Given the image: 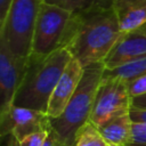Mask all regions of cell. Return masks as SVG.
Segmentation results:
<instances>
[{"label":"cell","mask_w":146,"mask_h":146,"mask_svg":"<svg viewBox=\"0 0 146 146\" xmlns=\"http://www.w3.org/2000/svg\"><path fill=\"white\" fill-rule=\"evenodd\" d=\"M122 34L112 7L95 9L78 15L75 33L67 49L86 67L104 62Z\"/></svg>","instance_id":"6da1fadb"},{"label":"cell","mask_w":146,"mask_h":146,"mask_svg":"<svg viewBox=\"0 0 146 146\" xmlns=\"http://www.w3.org/2000/svg\"><path fill=\"white\" fill-rule=\"evenodd\" d=\"M72 58L67 48L44 57L30 55L24 78L14 99V106L36 110L47 114L52 91Z\"/></svg>","instance_id":"7a4b0ae2"},{"label":"cell","mask_w":146,"mask_h":146,"mask_svg":"<svg viewBox=\"0 0 146 146\" xmlns=\"http://www.w3.org/2000/svg\"><path fill=\"white\" fill-rule=\"evenodd\" d=\"M104 71L103 62L86 66L79 87L62 115L50 119V127L64 146H74L79 130L89 121Z\"/></svg>","instance_id":"3957f363"},{"label":"cell","mask_w":146,"mask_h":146,"mask_svg":"<svg viewBox=\"0 0 146 146\" xmlns=\"http://www.w3.org/2000/svg\"><path fill=\"white\" fill-rule=\"evenodd\" d=\"M76 24V14L42 2L34 27L31 55L44 57L67 48L74 36Z\"/></svg>","instance_id":"277c9868"},{"label":"cell","mask_w":146,"mask_h":146,"mask_svg":"<svg viewBox=\"0 0 146 146\" xmlns=\"http://www.w3.org/2000/svg\"><path fill=\"white\" fill-rule=\"evenodd\" d=\"M42 0H13L7 18L0 26V39L10 51L23 59L32 52L34 27Z\"/></svg>","instance_id":"5b68a950"},{"label":"cell","mask_w":146,"mask_h":146,"mask_svg":"<svg viewBox=\"0 0 146 146\" xmlns=\"http://www.w3.org/2000/svg\"><path fill=\"white\" fill-rule=\"evenodd\" d=\"M131 106V97L127 82L119 78L103 76L94 102L89 121L99 127L111 117L128 113Z\"/></svg>","instance_id":"8992f818"},{"label":"cell","mask_w":146,"mask_h":146,"mask_svg":"<svg viewBox=\"0 0 146 146\" xmlns=\"http://www.w3.org/2000/svg\"><path fill=\"white\" fill-rule=\"evenodd\" d=\"M27 59L15 56L0 39V115L14 105V99L24 78Z\"/></svg>","instance_id":"52a82bcc"},{"label":"cell","mask_w":146,"mask_h":146,"mask_svg":"<svg viewBox=\"0 0 146 146\" xmlns=\"http://www.w3.org/2000/svg\"><path fill=\"white\" fill-rule=\"evenodd\" d=\"M50 127L49 116L40 111L11 106L10 110L0 115V131L1 136L11 135L16 141L23 140L31 133Z\"/></svg>","instance_id":"ba28073f"},{"label":"cell","mask_w":146,"mask_h":146,"mask_svg":"<svg viewBox=\"0 0 146 146\" xmlns=\"http://www.w3.org/2000/svg\"><path fill=\"white\" fill-rule=\"evenodd\" d=\"M84 67L76 59L72 58L70 60L50 97L47 108L49 119H57L62 115L79 87Z\"/></svg>","instance_id":"9c48e42d"},{"label":"cell","mask_w":146,"mask_h":146,"mask_svg":"<svg viewBox=\"0 0 146 146\" xmlns=\"http://www.w3.org/2000/svg\"><path fill=\"white\" fill-rule=\"evenodd\" d=\"M146 56V32L141 29L123 33L104 59L105 70H114Z\"/></svg>","instance_id":"30bf717a"},{"label":"cell","mask_w":146,"mask_h":146,"mask_svg":"<svg viewBox=\"0 0 146 146\" xmlns=\"http://www.w3.org/2000/svg\"><path fill=\"white\" fill-rule=\"evenodd\" d=\"M112 9L123 33L146 25V0H112Z\"/></svg>","instance_id":"8fae6325"},{"label":"cell","mask_w":146,"mask_h":146,"mask_svg":"<svg viewBox=\"0 0 146 146\" xmlns=\"http://www.w3.org/2000/svg\"><path fill=\"white\" fill-rule=\"evenodd\" d=\"M97 128L107 144L125 145L131 135L132 121L128 112L111 117Z\"/></svg>","instance_id":"7c38bea8"},{"label":"cell","mask_w":146,"mask_h":146,"mask_svg":"<svg viewBox=\"0 0 146 146\" xmlns=\"http://www.w3.org/2000/svg\"><path fill=\"white\" fill-rule=\"evenodd\" d=\"M42 2L60 7L76 15L95 9L112 7V0H42Z\"/></svg>","instance_id":"4fadbf2b"},{"label":"cell","mask_w":146,"mask_h":146,"mask_svg":"<svg viewBox=\"0 0 146 146\" xmlns=\"http://www.w3.org/2000/svg\"><path fill=\"white\" fill-rule=\"evenodd\" d=\"M146 73V56L137 58L125 65L116 67L114 70H105L104 75L105 78H119L124 80L125 82L143 75Z\"/></svg>","instance_id":"5bb4252c"},{"label":"cell","mask_w":146,"mask_h":146,"mask_svg":"<svg viewBox=\"0 0 146 146\" xmlns=\"http://www.w3.org/2000/svg\"><path fill=\"white\" fill-rule=\"evenodd\" d=\"M106 141L98 131V128L88 121L78 132L74 146H106Z\"/></svg>","instance_id":"9a60e30c"},{"label":"cell","mask_w":146,"mask_h":146,"mask_svg":"<svg viewBox=\"0 0 146 146\" xmlns=\"http://www.w3.org/2000/svg\"><path fill=\"white\" fill-rule=\"evenodd\" d=\"M124 146H146V124L132 123L130 138Z\"/></svg>","instance_id":"2e32d148"},{"label":"cell","mask_w":146,"mask_h":146,"mask_svg":"<svg viewBox=\"0 0 146 146\" xmlns=\"http://www.w3.org/2000/svg\"><path fill=\"white\" fill-rule=\"evenodd\" d=\"M49 130H50V127L47 128V129H43V130H40L38 132H34V133H31L27 137H25L23 140L21 141H15V145L16 146H43L47 137H48V133H49Z\"/></svg>","instance_id":"e0dca14e"},{"label":"cell","mask_w":146,"mask_h":146,"mask_svg":"<svg viewBox=\"0 0 146 146\" xmlns=\"http://www.w3.org/2000/svg\"><path fill=\"white\" fill-rule=\"evenodd\" d=\"M127 86H128V91L131 98L146 94V73L128 81Z\"/></svg>","instance_id":"ac0fdd59"},{"label":"cell","mask_w":146,"mask_h":146,"mask_svg":"<svg viewBox=\"0 0 146 146\" xmlns=\"http://www.w3.org/2000/svg\"><path fill=\"white\" fill-rule=\"evenodd\" d=\"M129 115H130V119H131L132 123L146 124V110H140V108L130 107V110H129Z\"/></svg>","instance_id":"d6986e66"},{"label":"cell","mask_w":146,"mask_h":146,"mask_svg":"<svg viewBox=\"0 0 146 146\" xmlns=\"http://www.w3.org/2000/svg\"><path fill=\"white\" fill-rule=\"evenodd\" d=\"M13 0H0V26L5 23Z\"/></svg>","instance_id":"ffe728a7"},{"label":"cell","mask_w":146,"mask_h":146,"mask_svg":"<svg viewBox=\"0 0 146 146\" xmlns=\"http://www.w3.org/2000/svg\"><path fill=\"white\" fill-rule=\"evenodd\" d=\"M43 146H64V145L60 143L59 138L57 137L56 132L51 129V127H50V130H49L48 137H47V139H46V141H44Z\"/></svg>","instance_id":"44dd1931"},{"label":"cell","mask_w":146,"mask_h":146,"mask_svg":"<svg viewBox=\"0 0 146 146\" xmlns=\"http://www.w3.org/2000/svg\"><path fill=\"white\" fill-rule=\"evenodd\" d=\"M133 108H140V110H146V94L131 98V106Z\"/></svg>","instance_id":"7402d4cb"},{"label":"cell","mask_w":146,"mask_h":146,"mask_svg":"<svg viewBox=\"0 0 146 146\" xmlns=\"http://www.w3.org/2000/svg\"><path fill=\"white\" fill-rule=\"evenodd\" d=\"M106 146H124V145H114V144H106Z\"/></svg>","instance_id":"603a6c76"},{"label":"cell","mask_w":146,"mask_h":146,"mask_svg":"<svg viewBox=\"0 0 146 146\" xmlns=\"http://www.w3.org/2000/svg\"><path fill=\"white\" fill-rule=\"evenodd\" d=\"M11 141H13V143H11V144H10V146H16V145H15V141H14V139H13V140H11Z\"/></svg>","instance_id":"cb8c5ba5"},{"label":"cell","mask_w":146,"mask_h":146,"mask_svg":"<svg viewBox=\"0 0 146 146\" xmlns=\"http://www.w3.org/2000/svg\"><path fill=\"white\" fill-rule=\"evenodd\" d=\"M140 29H141V30H144V31L146 32V25H144V26H143V27H140Z\"/></svg>","instance_id":"d4e9b609"}]
</instances>
